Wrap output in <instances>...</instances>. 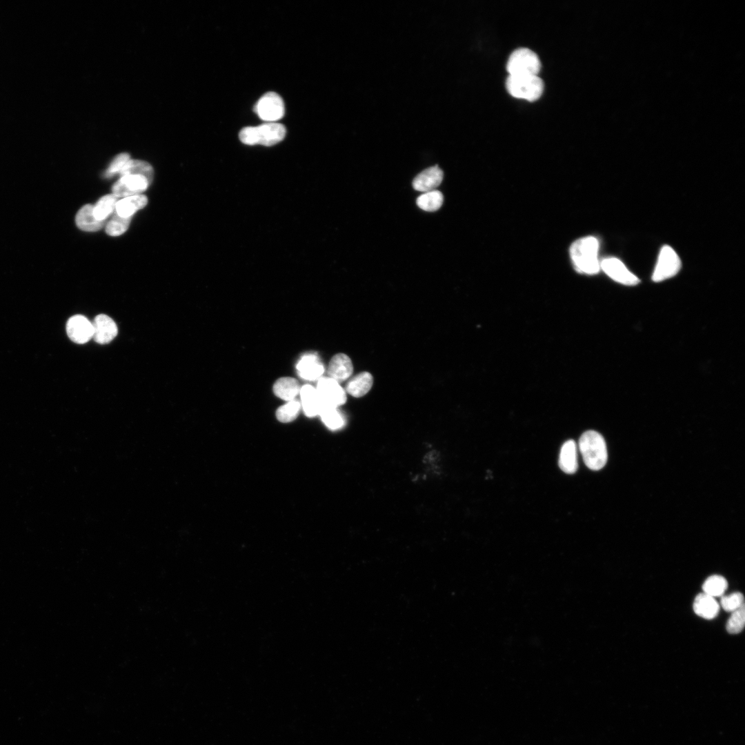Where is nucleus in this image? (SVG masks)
Here are the masks:
<instances>
[{"instance_id":"nucleus-1","label":"nucleus","mask_w":745,"mask_h":745,"mask_svg":"<svg viewBox=\"0 0 745 745\" xmlns=\"http://www.w3.org/2000/svg\"><path fill=\"white\" fill-rule=\"evenodd\" d=\"M599 241L589 236L575 241L570 248V255L575 269L587 275H595L600 270L598 259Z\"/></svg>"},{"instance_id":"nucleus-2","label":"nucleus","mask_w":745,"mask_h":745,"mask_svg":"<svg viewBox=\"0 0 745 745\" xmlns=\"http://www.w3.org/2000/svg\"><path fill=\"white\" fill-rule=\"evenodd\" d=\"M286 130L284 125L277 122H266L258 126L242 128L239 134L240 141L246 145L260 144L272 146L284 139Z\"/></svg>"},{"instance_id":"nucleus-3","label":"nucleus","mask_w":745,"mask_h":745,"mask_svg":"<svg viewBox=\"0 0 745 745\" xmlns=\"http://www.w3.org/2000/svg\"><path fill=\"white\" fill-rule=\"evenodd\" d=\"M579 448L585 464L591 470L602 469L607 461V449L604 439L595 430L584 433L579 440Z\"/></svg>"},{"instance_id":"nucleus-4","label":"nucleus","mask_w":745,"mask_h":745,"mask_svg":"<svg viewBox=\"0 0 745 745\" xmlns=\"http://www.w3.org/2000/svg\"><path fill=\"white\" fill-rule=\"evenodd\" d=\"M506 86L513 97L533 101L544 90V83L538 75H508Z\"/></svg>"},{"instance_id":"nucleus-5","label":"nucleus","mask_w":745,"mask_h":745,"mask_svg":"<svg viewBox=\"0 0 745 745\" xmlns=\"http://www.w3.org/2000/svg\"><path fill=\"white\" fill-rule=\"evenodd\" d=\"M506 68L509 75H537L541 68V63L533 51L521 48L511 53Z\"/></svg>"},{"instance_id":"nucleus-6","label":"nucleus","mask_w":745,"mask_h":745,"mask_svg":"<svg viewBox=\"0 0 745 745\" xmlns=\"http://www.w3.org/2000/svg\"><path fill=\"white\" fill-rule=\"evenodd\" d=\"M681 260L673 248L664 246L659 253L652 279L655 282L664 281L676 275L680 270Z\"/></svg>"},{"instance_id":"nucleus-7","label":"nucleus","mask_w":745,"mask_h":745,"mask_svg":"<svg viewBox=\"0 0 745 745\" xmlns=\"http://www.w3.org/2000/svg\"><path fill=\"white\" fill-rule=\"evenodd\" d=\"M255 112L259 117L266 122H276L281 119L285 112L282 98L276 92L264 94L256 103Z\"/></svg>"},{"instance_id":"nucleus-8","label":"nucleus","mask_w":745,"mask_h":745,"mask_svg":"<svg viewBox=\"0 0 745 745\" xmlns=\"http://www.w3.org/2000/svg\"><path fill=\"white\" fill-rule=\"evenodd\" d=\"M317 392L324 407L338 408L346 401L345 390L339 382L329 377L319 379Z\"/></svg>"},{"instance_id":"nucleus-9","label":"nucleus","mask_w":745,"mask_h":745,"mask_svg":"<svg viewBox=\"0 0 745 745\" xmlns=\"http://www.w3.org/2000/svg\"><path fill=\"white\" fill-rule=\"evenodd\" d=\"M600 269L612 279L623 285L635 286L639 283V278L617 258L604 259L600 261Z\"/></svg>"},{"instance_id":"nucleus-10","label":"nucleus","mask_w":745,"mask_h":745,"mask_svg":"<svg viewBox=\"0 0 745 745\" xmlns=\"http://www.w3.org/2000/svg\"><path fill=\"white\" fill-rule=\"evenodd\" d=\"M147 179L141 175L122 176L112 187V194L117 197L137 195L145 191L149 186Z\"/></svg>"},{"instance_id":"nucleus-11","label":"nucleus","mask_w":745,"mask_h":745,"mask_svg":"<svg viewBox=\"0 0 745 745\" xmlns=\"http://www.w3.org/2000/svg\"><path fill=\"white\" fill-rule=\"evenodd\" d=\"M66 332L72 341L85 344L92 338V322L83 315H74L66 324Z\"/></svg>"},{"instance_id":"nucleus-12","label":"nucleus","mask_w":745,"mask_h":745,"mask_svg":"<svg viewBox=\"0 0 745 745\" xmlns=\"http://www.w3.org/2000/svg\"><path fill=\"white\" fill-rule=\"evenodd\" d=\"M92 325V338L98 344H108L117 335L118 329L115 322L106 315L96 316Z\"/></svg>"},{"instance_id":"nucleus-13","label":"nucleus","mask_w":745,"mask_h":745,"mask_svg":"<svg viewBox=\"0 0 745 745\" xmlns=\"http://www.w3.org/2000/svg\"><path fill=\"white\" fill-rule=\"evenodd\" d=\"M297 370L302 379L314 381L321 377L324 372V366L317 354L309 352L301 357L297 364Z\"/></svg>"},{"instance_id":"nucleus-14","label":"nucleus","mask_w":745,"mask_h":745,"mask_svg":"<svg viewBox=\"0 0 745 745\" xmlns=\"http://www.w3.org/2000/svg\"><path fill=\"white\" fill-rule=\"evenodd\" d=\"M443 179V171L437 166L425 169L418 174L413 181L415 190L426 192L436 190Z\"/></svg>"},{"instance_id":"nucleus-15","label":"nucleus","mask_w":745,"mask_h":745,"mask_svg":"<svg viewBox=\"0 0 745 745\" xmlns=\"http://www.w3.org/2000/svg\"><path fill=\"white\" fill-rule=\"evenodd\" d=\"M353 371V366L350 357L344 353H338L334 355L329 362L328 368V377L337 382L345 381L350 377Z\"/></svg>"},{"instance_id":"nucleus-16","label":"nucleus","mask_w":745,"mask_h":745,"mask_svg":"<svg viewBox=\"0 0 745 745\" xmlns=\"http://www.w3.org/2000/svg\"><path fill=\"white\" fill-rule=\"evenodd\" d=\"M299 393L305 414L310 417L319 415L323 405L316 388L310 385H304L301 388Z\"/></svg>"},{"instance_id":"nucleus-17","label":"nucleus","mask_w":745,"mask_h":745,"mask_svg":"<svg viewBox=\"0 0 745 745\" xmlns=\"http://www.w3.org/2000/svg\"><path fill=\"white\" fill-rule=\"evenodd\" d=\"M693 608L695 614L706 619L715 618L719 610V605L715 598L704 593L696 596Z\"/></svg>"},{"instance_id":"nucleus-18","label":"nucleus","mask_w":745,"mask_h":745,"mask_svg":"<svg viewBox=\"0 0 745 745\" xmlns=\"http://www.w3.org/2000/svg\"><path fill=\"white\" fill-rule=\"evenodd\" d=\"M559 466L565 473L573 474L576 472L578 464L577 445L575 441L570 439L562 445L559 454Z\"/></svg>"},{"instance_id":"nucleus-19","label":"nucleus","mask_w":745,"mask_h":745,"mask_svg":"<svg viewBox=\"0 0 745 745\" xmlns=\"http://www.w3.org/2000/svg\"><path fill=\"white\" fill-rule=\"evenodd\" d=\"M93 210L94 206L86 204L78 211L75 222L79 229L87 232H95L103 228L106 221L96 219Z\"/></svg>"},{"instance_id":"nucleus-20","label":"nucleus","mask_w":745,"mask_h":745,"mask_svg":"<svg viewBox=\"0 0 745 745\" xmlns=\"http://www.w3.org/2000/svg\"><path fill=\"white\" fill-rule=\"evenodd\" d=\"M372 384L371 374L362 372L349 380L346 386V392L355 397H361L370 390Z\"/></svg>"},{"instance_id":"nucleus-21","label":"nucleus","mask_w":745,"mask_h":745,"mask_svg":"<svg viewBox=\"0 0 745 745\" xmlns=\"http://www.w3.org/2000/svg\"><path fill=\"white\" fill-rule=\"evenodd\" d=\"M148 203L145 195H137L125 197L119 200L116 204V212L123 217H130L138 210L143 208Z\"/></svg>"},{"instance_id":"nucleus-22","label":"nucleus","mask_w":745,"mask_h":745,"mask_svg":"<svg viewBox=\"0 0 745 745\" xmlns=\"http://www.w3.org/2000/svg\"><path fill=\"white\" fill-rule=\"evenodd\" d=\"M300 389L298 381L292 377H281L277 379L273 386L274 393L288 401L293 400L299 393Z\"/></svg>"},{"instance_id":"nucleus-23","label":"nucleus","mask_w":745,"mask_h":745,"mask_svg":"<svg viewBox=\"0 0 745 745\" xmlns=\"http://www.w3.org/2000/svg\"><path fill=\"white\" fill-rule=\"evenodd\" d=\"M119 173L121 177L130 175H141L146 177L150 183L153 179L154 171L151 165L146 161L130 159Z\"/></svg>"},{"instance_id":"nucleus-24","label":"nucleus","mask_w":745,"mask_h":745,"mask_svg":"<svg viewBox=\"0 0 745 745\" xmlns=\"http://www.w3.org/2000/svg\"><path fill=\"white\" fill-rule=\"evenodd\" d=\"M119 197L113 194H109L100 198L94 206V215L99 221H106V219L115 210Z\"/></svg>"},{"instance_id":"nucleus-25","label":"nucleus","mask_w":745,"mask_h":745,"mask_svg":"<svg viewBox=\"0 0 745 745\" xmlns=\"http://www.w3.org/2000/svg\"><path fill=\"white\" fill-rule=\"evenodd\" d=\"M443 195L437 190L424 192L417 197L416 203L422 210L428 212L437 210L443 203Z\"/></svg>"},{"instance_id":"nucleus-26","label":"nucleus","mask_w":745,"mask_h":745,"mask_svg":"<svg viewBox=\"0 0 745 745\" xmlns=\"http://www.w3.org/2000/svg\"><path fill=\"white\" fill-rule=\"evenodd\" d=\"M319 415L324 424L330 430L341 429L346 424L344 415L337 408L324 407Z\"/></svg>"},{"instance_id":"nucleus-27","label":"nucleus","mask_w":745,"mask_h":745,"mask_svg":"<svg viewBox=\"0 0 745 745\" xmlns=\"http://www.w3.org/2000/svg\"><path fill=\"white\" fill-rule=\"evenodd\" d=\"M728 586L726 579L717 575L708 577L702 585V589L705 594L713 597L722 595Z\"/></svg>"},{"instance_id":"nucleus-28","label":"nucleus","mask_w":745,"mask_h":745,"mask_svg":"<svg viewBox=\"0 0 745 745\" xmlns=\"http://www.w3.org/2000/svg\"><path fill=\"white\" fill-rule=\"evenodd\" d=\"M300 408L301 405L298 401L295 399L289 401L277 409V418L283 423L290 422L297 418Z\"/></svg>"},{"instance_id":"nucleus-29","label":"nucleus","mask_w":745,"mask_h":745,"mask_svg":"<svg viewBox=\"0 0 745 745\" xmlns=\"http://www.w3.org/2000/svg\"><path fill=\"white\" fill-rule=\"evenodd\" d=\"M131 217H123L115 212L112 219L106 225V233L113 237L121 235L128 229Z\"/></svg>"},{"instance_id":"nucleus-30","label":"nucleus","mask_w":745,"mask_h":745,"mask_svg":"<svg viewBox=\"0 0 745 745\" xmlns=\"http://www.w3.org/2000/svg\"><path fill=\"white\" fill-rule=\"evenodd\" d=\"M745 623V605L731 612V616L726 623V630L731 634L740 633Z\"/></svg>"},{"instance_id":"nucleus-31","label":"nucleus","mask_w":745,"mask_h":745,"mask_svg":"<svg viewBox=\"0 0 745 745\" xmlns=\"http://www.w3.org/2000/svg\"><path fill=\"white\" fill-rule=\"evenodd\" d=\"M720 604L725 611L733 612L744 605V598L741 593L735 592L722 596Z\"/></svg>"},{"instance_id":"nucleus-32","label":"nucleus","mask_w":745,"mask_h":745,"mask_svg":"<svg viewBox=\"0 0 745 745\" xmlns=\"http://www.w3.org/2000/svg\"><path fill=\"white\" fill-rule=\"evenodd\" d=\"M128 160H130V155L128 153L119 154L115 157L108 168L106 170L105 176L110 177L116 173H119Z\"/></svg>"}]
</instances>
